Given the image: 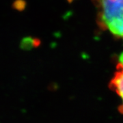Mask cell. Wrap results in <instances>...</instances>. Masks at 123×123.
I'll return each mask as SVG.
<instances>
[{"label":"cell","mask_w":123,"mask_h":123,"mask_svg":"<svg viewBox=\"0 0 123 123\" xmlns=\"http://www.w3.org/2000/svg\"><path fill=\"white\" fill-rule=\"evenodd\" d=\"M110 88L114 91L121 99L119 110L123 114V53L119 57L114 75L110 82Z\"/></svg>","instance_id":"2"},{"label":"cell","mask_w":123,"mask_h":123,"mask_svg":"<svg viewBox=\"0 0 123 123\" xmlns=\"http://www.w3.org/2000/svg\"><path fill=\"white\" fill-rule=\"evenodd\" d=\"M101 30L123 39V0H92Z\"/></svg>","instance_id":"1"}]
</instances>
